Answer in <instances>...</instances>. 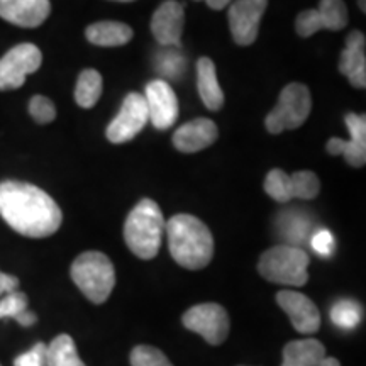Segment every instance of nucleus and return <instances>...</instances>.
I'll list each match as a JSON object with an SVG mask.
<instances>
[{
	"instance_id": "nucleus-1",
	"label": "nucleus",
	"mask_w": 366,
	"mask_h": 366,
	"mask_svg": "<svg viewBox=\"0 0 366 366\" xmlns=\"http://www.w3.org/2000/svg\"><path fill=\"white\" fill-rule=\"evenodd\" d=\"M0 216L27 237H48L61 226L58 204L39 187L24 182L0 183Z\"/></svg>"
},
{
	"instance_id": "nucleus-2",
	"label": "nucleus",
	"mask_w": 366,
	"mask_h": 366,
	"mask_svg": "<svg viewBox=\"0 0 366 366\" xmlns=\"http://www.w3.org/2000/svg\"><path fill=\"white\" fill-rule=\"evenodd\" d=\"M173 259L187 269H202L214 256V237L205 224L190 214L173 216L164 226Z\"/></svg>"
},
{
	"instance_id": "nucleus-3",
	"label": "nucleus",
	"mask_w": 366,
	"mask_h": 366,
	"mask_svg": "<svg viewBox=\"0 0 366 366\" xmlns=\"http://www.w3.org/2000/svg\"><path fill=\"white\" fill-rule=\"evenodd\" d=\"M163 212L151 199H143L131 210L124 224L127 248L141 259H151L158 254L164 232Z\"/></svg>"
},
{
	"instance_id": "nucleus-4",
	"label": "nucleus",
	"mask_w": 366,
	"mask_h": 366,
	"mask_svg": "<svg viewBox=\"0 0 366 366\" xmlns=\"http://www.w3.org/2000/svg\"><path fill=\"white\" fill-rule=\"evenodd\" d=\"M71 280L94 304H104L116 285V269L111 259L99 251L81 253L71 264Z\"/></svg>"
},
{
	"instance_id": "nucleus-5",
	"label": "nucleus",
	"mask_w": 366,
	"mask_h": 366,
	"mask_svg": "<svg viewBox=\"0 0 366 366\" xmlns=\"http://www.w3.org/2000/svg\"><path fill=\"white\" fill-rule=\"evenodd\" d=\"M309 254L290 244H280L264 251L259 258V274L278 285L302 287L309 280Z\"/></svg>"
},
{
	"instance_id": "nucleus-6",
	"label": "nucleus",
	"mask_w": 366,
	"mask_h": 366,
	"mask_svg": "<svg viewBox=\"0 0 366 366\" xmlns=\"http://www.w3.org/2000/svg\"><path fill=\"white\" fill-rule=\"evenodd\" d=\"M312 99L310 92L302 84H290L282 90L274 109L268 114L264 126L272 134H280L287 129H297L307 121Z\"/></svg>"
},
{
	"instance_id": "nucleus-7",
	"label": "nucleus",
	"mask_w": 366,
	"mask_h": 366,
	"mask_svg": "<svg viewBox=\"0 0 366 366\" xmlns=\"http://www.w3.org/2000/svg\"><path fill=\"white\" fill-rule=\"evenodd\" d=\"M43 63L38 46L24 43L14 46L0 58V90H16L24 85L26 76L38 71Z\"/></svg>"
},
{
	"instance_id": "nucleus-8",
	"label": "nucleus",
	"mask_w": 366,
	"mask_h": 366,
	"mask_svg": "<svg viewBox=\"0 0 366 366\" xmlns=\"http://www.w3.org/2000/svg\"><path fill=\"white\" fill-rule=\"evenodd\" d=\"M183 326L204 337L209 345L219 346L227 340L229 315L219 304H200L187 310L182 317Z\"/></svg>"
},
{
	"instance_id": "nucleus-9",
	"label": "nucleus",
	"mask_w": 366,
	"mask_h": 366,
	"mask_svg": "<svg viewBox=\"0 0 366 366\" xmlns=\"http://www.w3.org/2000/svg\"><path fill=\"white\" fill-rule=\"evenodd\" d=\"M149 121L148 107H146L144 95L132 94L126 95L121 111L107 127V139L112 144H122L131 141L132 137L139 134Z\"/></svg>"
},
{
	"instance_id": "nucleus-10",
	"label": "nucleus",
	"mask_w": 366,
	"mask_h": 366,
	"mask_svg": "<svg viewBox=\"0 0 366 366\" xmlns=\"http://www.w3.org/2000/svg\"><path fill=\"white\" fill-rule=\"evenodd\" d=\"M347 24V9L342 0H320L317 9L299 14L295 29L300 38H310L322 29L341 31Z\"/></svg>"
},
{
	"instance_id": "nucleus-11",
	"label": "nucleus",
	"mask_w": 366,
	"mask_h": 366,
	"mask_svg": "<svg viewBox=\"0 0 366 366\" xmlns=\"http://www.w3.org/2000/svg\"><path fill=\"white\" fill-rule=\"evenodd\" d=\"M268 0H236L229 7V27L232 39L239 46L253 44L259 33V22Z\"/></svg>"
},
{
	"instance_id": "nucleus-12",
	"label": "nucleus",
	"mask_w": 366,
	"mask_h": 366,
	"mask_svg": "<svg viewBox=\"0 0 366 366\" xmlns=\"http://www.w3.org/2000/svg\"><path fill=\"white\" fill-rule=\"evenodd\" d=\"M148 117L159 131L175 124L178 117V99L170 84L164 80L149 81L144 92Z\"/></svg>"
},
{
	"instance_id": "nucleus-13",
	"label": "nucleus",
	"mask_w": 366,
	"mask_h": 366,
	"mask_svg": "<svg viewBox=\"0 0 366 366\" xmlns=\"http://www.w3.org/2000/svg\"><path fill=\"white\" fill-rule=\"evenodd\" d=\"M183 24H185L183 4L177 0H167L154 11L151 31L163 48H180Z\"/></svg>"
},
{
	"instance_id": "nucleus-14",
	"label": "nucleus",
	"mask_w": 366,
	"mask_h": 366,
	"mask_svg": "<svg viewBox=\"0 0 366 366\" xmlns=\"http://www.w3.org/2000/svg\"><path fill=\"white\" fill-rule=\"evenodd\" d=\"M277 304L290 317L292 326L300 334H314L320 327V314L307 295L294 290H282L277 294Z\"/></svg>"
},
{
	"instance_id": "nucleus-15",
	"label": "nucleus",
	"mask_w": 366,
	"mask_h": 366,
	"mask_svg": "<svg viewBox=\"0 0 366 366\" xmlns=\"http://www.w3.org/2000/svg\"><path fill=\"white\" fill-rule=\"evenodd\" d=\"M49 14V0H0V17L14 26L38 27Z\"/></svg>"
},
{
	"instance_id": "nucleus-16",
	"label": "nucleus",
	"mask_w": 366,
	"mask_h": 366,
	"mask_svg": "<svg viewBox=\"0 0 366 366\" xmlns=\"http://www.w3.org/2000/svg\"><path fill=\"white\" fill-rule=\"evenodd\" d=\"M219 129L210 119L199 117L178 127L173 134V144L182 153H197L216 143Z\"/></svg>"
},
{
	"instance_id": "nucleus-17",
	"label": "nucleus",
	"mask_w": 366,
	"mask_h": 366,
	"mask_svg": "<svg viewBox=\"0 0 366 366\" xmlns=\"http://www.w3.org/2000/svg\"><path fill=\"white\" fill-rule=\"evenodd\" d=\"M365 43L363 33H360V31L350 33L340 59V71L347 76L350 84L356 89H365L366 86Z\"/></svg>"
},
{
	"instance_id": "nucleus-18",
	"label": "nucleus",
	"mask_w": 366,
	"mask_h": 366,
	"mask_svg": "<svg viewBox=\"0 0 366 366\" xmlns=\"http://www.w3.org/2000/svg\"><path fill=\"white\" fill-rule=\"evenodd\" d=\"M197 89L210 111H219L224 105V92L219 85L216 65L210 58H200L197 61Z\"/></svg>"
},
{
	"instance_id": "nucleus-19",
	"label": "nucleus",
	"mask_w": 366,
	"mask_h": 366,
	"mask_svg": "<svg viewBox=\"0 0 366 366\" xmlns=\"http://www.w3.org/2000/svg\"><path fill=\"white\" fill-rule=\"evenodd\" d=\"M89 43L102 48H117L124 46L132 39V29L124 22L119 21H100L90 24L85 31Z\"/></svg>"
},
{
	"instance_id": "nucleus-20",
	"label": "nucleus",
	"mask_w": 366,
	"mask_h": 366,
	"mask_svg": "<svg viewBox=\"0 0 366 366\" xmlns=\"http://www.w3.org/2000/svg\"><path fill=\"white\" fill-rule=\"evenodd\" d=\"M347 129L351 132L350 139H345L342 157L351 167H363L366 163V119L358 114H347L345 117Z\"/></svg>"
},
{
	"instance_id": "nucleus-21",
	"label": "nucleus",
	"mask_w": 366,
	"mask_h": 366,
	"mask_svg": "<svg viewBox=\"0 0 366 366\" xmlns=\"http://www.w3.org/2000/svg\"><path fill=\"white\" fill-rule=\"evenodd\" d=\"M324 356L326 347L317 340L292 341L283 350L282 366H317Z\"/></svg>"
},
{
	"instance_id": "nucleus-22",
	"label": "nucleus",
	"mask_w": 366,
	"mask_h": 366,
	"mask_svg": "<svg viewBox=\"0 0 366 366\" xmlns=\"http://www.w3.org/2000/svg\"><path fill=\"white\" fill-rule=\"evenodd\" d=\"M46 366H86L80 360L75 342L68 334H59L46 347Z\"/></svg>"
},
{
	"instance_id": "nucleus-23",
	"label": "nucleus",
	"mask_w": 366,
	"mask_h": 366,
	"mask_svg": "<svg viewBox=\"0 0 366 366\" xmlns=\"http://www.w3.org/2000/svg\"><path fill=\"white\" fill-rule=\"evenodd\" d=\"M102 76L97 70H84L80 73L79 81L75 86V100L80 107L92 109L99 102L100 95H102Z\"/></svg>"
},
{
	"instance_id": "nucleus-24",
	"label": "nucleus",
	"mask_w": 366,
	"mask_h": 366,
	"mask_svg": "<svg viewBox=\"0 0 366 366\" xmlns=\"http://www.w3.org/2000/svg\"><path fill=\"white\" fill-rule=\"evenodd\" d=\"M27 305H29V300H27L26 294H22L19 290L11 292V294L4 295L2 300H0V319L12 317L21 326H33L38 317L27 309Z\"/></svg>"
},
{
	"instance_id": "nucleus-25",
	"label": "nucleus",
	"mask_w": 366,
	"mask_h": 366,
	"mask_svg": "<svg viewBox=\"0 0 366 366\" xmlns=\"http://www.w3.org/2000/svg\"><path fill=\"white\" fill-rule=\"evenodd\" d=\"M331 319L337 327L355 329L363 319V309L358 302L342 299L332 305Z\"/></svg>"
},
{
	"instance_id": "nucleus-26",
	"label": "nucleus",
	"mask_w": 366,
	"mask_h": 366,
	"mask_svg": "<svg viewBox=\"0 0 366 366\" xmlns=\"http://www.w3.org/2000/svg\"><path fill=\"white\" fill-rule=\"evenodd\" d=\"M264 192L277 202L285 204L288 200H292L294 195H292L290 175L280 170V168H274L264 178Z\"/></svg>"
},
{
	"instance_id": "nucleus-27",
	"label": "nucleus",
	"mask_w": 366,
	"mask_h": 366,
	"mask_svg": "<svg viewBox=\"0 0 366 366\" xmlns=\"http://www.w3.org/2000/svg\"><path fill=\"white\" fill-rule=\"evenodd\" d=\"M292 183V195L294 199L302 200H312L319 195L320 182L317 175L310 170H300L290 175Z\"/></svg>"
},
{
	"instance_id": "nucleus-28",
	"label": "nucleus",
	"mask_w": 366,
	"mask_h": 366,
	"mask_svg": "<svg viewBox=\"0 0 366 366\" xmlns=\"http://www.w3.org/2000/svg\"><path fill=\"white\" fill-rule=\"evenodd\" d=\"M132 366H173L158 347L136 346L131 353Z\"/></svg>"
},
{
	"instance_id": "nucleus-29",
	"label": "nucleus",
	"mask_w": 366,
	"mask_h": 366,
	"mask_svg": "<svg viewBox=\"0 0 366 366\" xmlns=\"http://www.w3.org/2000/svg\"><path fill=\"white\" fill-rule=\"evenodd\" d=\"M29 114L38 124H49L56 117L54 104L44 95H34L29 102Z\"/></svg>"
},
{
	"instance_id": "nucleus-30",
	"label": "nucleus",
	"mask_w": 366,
	"mask_h": 366,
	"mask_svg": "<svg viewBox=\"0 0 366 366\" xmlns=\"http://www.w3.org/2000/svg\"><path fill=\"white\" fill-rule=\"evenodd\" d=\"M310 244H312L315 253L324 256V258H327V256H331L334 253L336 241H334V236L331 231H327V229H320V231H317L312 236Z\"/></svg>"
},
{
	"instance_id": "nucleus-31",
	"label": "nucleus",
	"mask_w": 366,
	"mask_h": 366,
	"mask_svg": "<svg viewBox=\"0 0 366 366\" xmlns=\"http://www.w3.org/2000/svg\"><path fill=\"white\" fill-rule=\"evenodd\" d=\"M46 346L44 342H38L33 350L17 356L14 360V366H46Z\"/></svg>"
},
{
	"instance_id": "nucleus-32",
	"label": "nucleus",
	"mask_w": 366,
	"mask_h": 366,
	"mask_svg": "<svg viewBox=\"0 0 366 366\" xmlns=\"http://www.w3.org/2000/svg\"><path fill=\"white\" fill-rule=\"evenodd\" d=\"M17 287H19V278L0 272V297L16 292Z\"/></svg>"
},
{
	"instance_id": "nucleus-33",
	"label": "nucleus",
	"mask_w": 366,
	"mask_h": 366,
	"mask_svg": "<svg viewBox=\"0 0 366 366\" xmlns=\"http://www.w3.org/2000/svg\"><path fill=\"white\" fill-rule=\"evenodd\" d=\"M204 2L207 4L210 9H214V11H222L224 7H227L229 4H231V0H204Z\"/></svg>"
},
{
	"instance_id": "nucleus-34",
	"label": "nucleus",
	"mask_w": 366,
	"mask_h": 366,
	"mask_svg": "<svg viewBox=\"0 0 366 366\" xmlns=\"http://www.w3.org/2000/svg\"><path fill=\"white\" fill-rule=\"evenodd\" d=\"M317 366H341V365L336 358H329V356H324Z\"/></svg>"
},
{
	"instance_id": "nucleus-35",
	"label": "nucleus",
	"mask_w": 366,
	"mask_h": 366,
	"mask_svg": "<svg viewBox=\"0 0 366 366\" xmlns=\"http://www.w3.org/2000/svg\"><path fill=\"white\" fill-rule=\"evenodd\" d=\"M114 2H132V0H114Z\"/></svg>"
},
{
	"instance_id": "nucleus-36",
	"label": "nucleus",
	"mask_w": 366,
	"mask_h": 366,
	"mask_svg": "<svg viewBox=\"0 0 366 366\" xmlns=\"http://www.w3.org/2000/svg\"><path fill=\"white\" fill-rule=\"evenodd\" d=\"M0 366H2V365H0Z\"/></svg>"
}]
</instances>
